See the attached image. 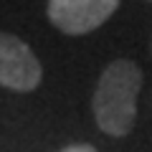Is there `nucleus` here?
I'll return each instance as SVG.
<instances>
[{
    "mask_svg": "<svg viewBox=\"0 0 152 152\" xmlns=\"http://www.w3.org/2000/svg\"><path fill=\"white\" fill-rule=\"evenodd\" d=\"M142 84H145V76L134 61L117 58L102 71L91 96V109L104 134L127 137L132 132Z\"/></svg>",
    "mask_w": 152,
    "mask_h": 152,
    "instance_id": "f257e3e1",
    "label": "nucleus"
},
{
    "mask_svg": "<svg viewBox=\"0 0 152 152\" xmlns=\"http://www.w3.org/2000/svg\"><path fill=\"white\" fill-rule=\"evenodd\" d=\"M43 79V66L33 48L13 33L0 31V86L10 91H33Z\"/></svg>",
    "mask_w": 152,
    "mask_h": 152,
    "instance_id": "f03ea898",
    "label": "nucleus"
},
{
    "mask_svg": "<svg viewBox=\"0 0 152 152\" xmlns=\"http://www.w3.org/2000/svg\"><path fill=\"white\" fill-rule=\"evenodd\" d=\"M119 0H48L46 15L66 36H84L114 15Z\"/></svg>",
    "mask_w": 152,
    "mask_h": 152,
    "instance_id": "7ed1b4c3",
    "label": "nucleus"
},
{
    "mask_svg": "<svg viewBox=\"0 0 152 152\" xmlns=\"http://www.w3.org/2000/svg\"><path fill=\"white\" fill-rule=\"evenodd\" d=\"M58 152H96L91 145H69V147H64V150H58Z\"/></svg>",
    "mask_w": 152,
    "mask_h": 152,
    "instance_id": "20e7f679",
    "label": "nucleus"
},
{
    "mask_svg": "<svg viewBox=\"0 0 152 152\" xmlns=\"http://www.w3.org/2000/svg\"><path fill=\"white\" fill-rule=\"evenodd\" d=\"M150 3H152V0H150Z\"/></svg>",
    "mask_w": 152,
    "mask_h": 152,
    "instance_id": "39448f33",
    "label": "nucleus"
}]
</instances>
